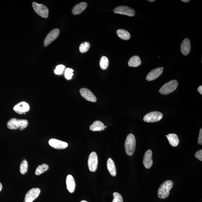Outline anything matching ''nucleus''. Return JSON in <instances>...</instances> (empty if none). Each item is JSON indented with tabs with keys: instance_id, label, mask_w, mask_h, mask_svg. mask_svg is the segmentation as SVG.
Listing matches in <instances>:
<instances>
[{
	"instance_id": "obj_12",
	"label": "nucleus",
	"mask_w": 202,
	"mask_h": 202,
	"mask_svg": "<svg viewBox=\"0 0 202 202\" xmlns=\"http://www.w3.org/2000/svg\"><path fill=\"white\" fill-rule=\"evenodd\" d=\"M48 143L51 147L55 149H64L66 148L68 146V144L67 142L55 139H50Z\"/></svg>"
},
{
	"instance_id": "obj_36",
	"label": "nucleus",
	"mask_w": 202,
	"mask_h": 202,
	"mask_svg": "<svg viewBox=\"0 0 202 202\" xmlns=\"http://www.w3.org/2000/svg\"><path fill=\"white\" fill-rule=\"evenodd\" d=\"M148 1L151 2H155L156 1H155V0H148Z\"/></svg>"
},
{
	"instance_id": "obj_4",
	"label": "nucleus",
	"mask_w": 202,
	"mask_h": 202,
	"mask_svg": "<svg viewBox=\"0 0 202 202\" xmlns=\"http://www.w3.org/2000/svg\"><path fill=\"white\" fill-rule=\"evenodd\" d=\"M178 83L176 80H173L165 83L160 89L159 92L163 95H168L172 93L177 87Z\"/></svg>"
},
{
	"instance_id": "obj_34",
	"label": "nucleus",
	"mask_w": 202,
	"mask_h": 202,
	"mask_svg": "<svg viewBox=\"0 0 202 202\" xmlns=\"http://www.w3.org/2000/svg\"><path fill=\"white\" fill-rule=\"evenodd\" d=\"M181 1L183 2H189L190 1L189 0H182Z\"/></svg>"
},
{
	"instance_id": "obj_6",
	"label": "nucleus",
	"mask_w": 202,
	"mask_h": 202,
	"mask_svg": "<svg viewBox=\"0 0 202 202\" xmlns=\"http://www.w3.org/2000/svg\"><path fill=\"white\" fill-rule=\"evenodd\" d=\"M32 6L34 11L39 16L43 18H48L49 11L46 6L42 4H38L35 2H33Z\"/></svg>"
},
{
	"instance_id": "obj_1",
	"label": "nucleus",
	"mask_w": 202,
	"mask_h": 202,
	"mask_svg": "<svg viewBox=\"0 0 202 202\" xmlns=\"http://www.w3.org/2000/svg\"><path fill=\"white\" fill-rule=\"evenodd\" d=\"M28 125V121L26 119H19L16 118H12L7 124L8 128L11 130H17L19 129L23 130Z\"/></svg>"
},
{
	"instance_id": "obj_8",
	"label": "nucleus",
	"mask_w": 202,
	"mask_h": 202,
	"mask_svg": "<svg viewBox=\"0 0 202 202\" xmlns=\"http://www.w3.org/2000/svg\"><path fill=\"white\" fill-rule=\"evenodd\" d=\"M115 13L124 15L130 17H133L135 15V11L132 9L128 6H121L117 7L114 10Z\"/></svg>"
},
{
	"instance_id": "obj_37",
	"label": "nucleus",
	"mask_w": 202,
	"mask_h": 202,
	"mask_svg": "<svg viewBox=\"0 0 202 202\" xmlns=\"http://www.w3.org/2000/svg\"><path fill=\"white\" fill-rule=\"evenodd\" d=\"M81 202H88L87 201H85V200H83V201H82Z\"/></svg>"
},
{
	"instance_id": "obj_25",
	"label": "nucleus",
	"mask_w": 202,
	"mask_h": 202,
	"mask_svg": "<svg viewBox=\"0 0 202 202\" xmlns=\"http://www.w3.org/2000/svg\"><path fill=\"white\" fill-rule=\"evenodd\" d=\"M109 64L108 59L107 57L103 56L101 58L100 62V66L102 70H106L108 67Z\"/></svg>"
},
{
	"instance_id": "obj_17",
	"label": "nucleus",
	"mask_w": 202,
	"mask_h": 202,
	"mask_svg": "<svg viewBox=\"0 0 202 202\" xmlns=\"http://www.w3.org/2000/svg\"><path fill=\"white\" fill-rule=\"evenodd\" d=\"M67 188L70 192L72 193L74 192L75 188V182L74 177L71 175L67 176L66 179Z\"/></svg>"
},
{
	"instance_id": "obj_31",
	"label": "nucleus",
	"mask_w": 202,
	"mask_h": 202,
	"mask_svg": "<svg viewBox=\"0 0 202 202\" xmlns=\"http://www.w3.org/2000/svg\"><path fill=\"white\" fill-rule=\"evenodd\" d=\"M195 157L200 161H202V150L200 149L197 151L195 154Z\"/></svg>"
},
{
	"instance_id": "obj_14",
	"label": "nucleus",
	"mask_w": 202,
	"mask_h": 202,
	"mask_svg": "<svg viewBox=\"0 0 202 202\" xmlns=\"http://www.w3.org/2000/svg\"><path fill=\"white\" fill-rule=\"evenodd\" d=\"M152 155V151L151 150L146 151L144 155L143 163L146 168L149 169L152 166L153 163Z\"/></svg>"
},
{
	"instance_id": "obj_28",
	"label": "nucleus",
	"mask_w": 202,
	"mask_h": 202,
	"mask_svg": "<svg viewBox=\"0 0 202 202\" xmlns=\"http://www.w3.org/2000/svg\"><path fill=\"white\" fill-rule=\"evenodd\" d=\"M114 199H113L112 202H123V199L122 196L119 193L115 192L113 194Z\"/></svg>"
},
{
	"instance_id": "obj_22",
	"label": "nucleus",
	"mask_w": 202,
	"mask_h": 202,
	"mask_svg": "<svg viewBox=\"0 0 202 202\" xmlns=\"http://www.w3.org/2000/svg\"><path fill=\"white\" fill-rule=\"evenodd\" d=\"M141 60L138 56H134L131 58L129 60L128 65L131 67H137L140 65Z\"/></svg>"
},
{
	"instance_id": "obj_29",
	"label": "nucleus",
	"mask_w": 202,
	"mask_h": 202,
	"mask_svg": "<svg viewBox=\"0 0 202 202\" xmlns=\"http://www.w3.org/2000/svg\"><path fill=\"white\" fill-rule=\"evenodd\" d=\"M74 71L72 69L67 68L65 72V77L66 79L70 80L72 78L73 75Z\"/></svg>"
},
{
	"instance_id": "obj_16",
	"label": "nucleus",
	"mask_w": 202,
	"mask_h": 202,
	"mask_svg": "<svg viewBox=\"0 0 202 202\" xmlns=\"http://www.w3.org/2000/svg\"><path fill=\"white\" fill-rule=\"evenodd\" d=\"M191 50L190 41L189 39L186 38L181 43L180 46L181 53L184 55H187L190 52Z\"/></svg>"
},
{
	"instance_id": "obj_35",
	"label": "nucleus",
	"mask_w": 202,
	"mask_h": 202,
	"mask_svg": "<svg viewBox=\"0 0 202 202\" xmlns=\"http://www.w3.org/2000/svg\"><path fill=\"white\" fill-rule=\"evenodd\" d=\"M2 184H1V183L0 182V192H1L2 190Z\"/></svg>"
},
{
	"instance_id": "obj_5",
	"label": "nucleus",
	"mask_w": 202,
	"mask_h": 202,
	"mask_svg": "<svg viewBox=\"0 0 202 202\" xmlns=\"http://www.w3.org/2000/svg\"><path fill=\"white\" fill-rule=\"evenodd\" d=\"M163 116L162 113L158 111H154L145 115L143 118V120L146 123L156 122L162 119Z\"/></svg>"
},
{
	"instance_id": "obj_15",
	"label": "nucleus",
	"mask_w": 202,
	"mask_h": 202,
	"mask_svg": "<svg viewBox=\"0 0 202 202\" xmlns=\"http://www.w3.org/2000/svg\"><path fill=\"white\" fill-rule=\"evenodd\" d=\"M163 70L161 67L152 70L146 76V79L148 81H152L157 79L162 74Z\"/></svg>"
},
{
	"instance_id": "obj_11",
	"label": "nucleus",
	"mask_w": 202,
	"mask_h": 202,
	"mask_svg": "<svg viewBox=\"0 0 202 202\" xmlns=\"http://www.w3.org/2000/svg\"><path fill=\"white\" fill-rule=\"evenodd\" d=\"M30 109L29 104L25 102L19 103L13 108L15 112L19 114H25Z\"/></svg>"
},
{
	"instance_id": "obj_10",
	"label": "nucleus",
	"mask_w": 202,
	"mask_h": 202,
	"mask_svg": "<svg viewBox=\"0 0 202 202\" xmlns=\"http://www.w3.org/2000/svg\"><path fill=\"white\" fill-rule=\"evenodd\" d=\"M41 193V190L38 188H34L30 190L26 194L25 197V202H33L37 198Z\"/></svg>"
},
{
	"instance_id": "obj_3",
	"label": "nucleus",
	"mask_w": 202,
	"mask_h": 202,
	"mask_svg": "<svg viewBox=\"0 0 202 202\" xmlns=\"http://www.w3.org/2000/svg\"><path fill=\"white\" fill-rule=\"evenodd\" d=\"M136 139L133 134H130L127 136L125 143V151L128 156H133L135 151Z\"/></svg>"
},
{
	"instance_id": "obj_9",
	"label": "nucleus",
	"mask_w": 202,
	"mask_h": 202,
	"mask_svg": "<svg viewBox=\"0 0 202 202\" xmlns=\"http://www.w3.org/2000/svg\"><path fill=\"white\" fill-rule=\"evenodd\" d=\"M60 30L58 29H55L50 31L46 36L44 41V45L45 46H48L53 42L55 41L58 38Z\"/></svg>"
},
{
	"instance_id": "obj_7",
	"label": "nucleus",
	"mask_w": 202,
	"mask_h": 202,
	"mask_svg": "<svg viewBox=\"0 0 202 202\" xmlns=\"http://www.w3.org/2000/svg\"><path fill=\"white\" fill-rule=\"evenodd\" d=\"M98 158L96 153L95 152H91L89 156L88 167L91 172H95L98 166Z\"/></svg>"
},
{
	"instance_id": "obj_24",
	"label": "nucleus",
	"mask_w": 202,
	"mask_h": 202,
	"mask_svg": "<svg viewBox=\"0 0 202 202\" xmlns=\"http://www.w3.org/2000/svg\"><path fill=\"white\" fill-rule=\"evenodd\" d=\"M48 165L45 164L39 165L36 168L35 173L36 175H39L46 171L48 169Z\"/></svg>"
},
{
	"instance_id": "obj_32",
	"label": "nucleus",
	"mask_w": 202,
	"mask_h": 202,
	"mask_svg": "<svg viewBox=\"0 0 202 202\" xmlns=\"http://www.w3.org/2000/svg\"><path fill=\"white\" fill-rule=\"evenodd\" d=\"M198 144H200V145H202V129H200V133L199 137H198Z\"/></svg>"
},
{
	"instance_id": "obj_19",
	"label": "nucleus",
	"mask_w": 202,
	"mask_h": 202,
	"mask_svg": "<svg viewBox=\"0 0 202 202\" xmlns=\"http://www.w3.org/2000/svg\"><path fill=\"white\" fill-rule=\"evenodd\" d=\"M107 170L111 175L113 176H115L116 175L115 165L114 161L111 158H109L107 160Z\"/></svg>"
},
{
	"instance_id": "obj_33",
	"label": "nucleus",
	"mask_w": 202,
	"mask_h": 202,
	"mask_svg": "<svg viewBox=\"0 0 202 202\" xmlns=\"http://www.w3.org/2000/svg\"><path fill=\"white\" fill-rule=\"evenodd\" d=\"M197 90L198 92H199L201 94V95H202V86L201 85L200 87H198V88L197 89Z\"/></svg>"
},
{
	"instance_id": "obj_38",
	"label": "nucleus",
	"mask_w": 202,
	"mask_h": 202,
	"mask_svg": "<svg viewBox=\"0 0 202 202\" xmlns=\"http://www.w3.org/2000/svg\"><path fill=\"white\" fill-rule=\"evenodd\" d=\"M24 202H25V201H24Z\"/></svg>"
},
{
	"instance_id": "obj_27",
	"label": "nucleus",
	"mask_w": 202,
	"mask_h": 202,
	"mask_svg": "<svg viewBox=\"0 0 202 202\" xmlns=\"http://www.w3.org/2000/svg\"><path fill=\"white\" fill-rule=\"evenodd\" d=\"M89 43L84 42L82 43L79 46V51L81 53H84L88 51L90 48Z\"/></svg>"
},
{
	"instance_id": "obj_30",
	"label": "nucleus",
	"mask_w": 202,
	"mask_h": 202,
	"mask_svg": "<svg viewBox=\"0 0 202 202\" xmlns=\"http://www.w3.org/2000/svg\"><path fill=\"white\" fill-rule=\"evenodd\" d=\"M65 67L62 64L57 66L55 70V73L56 75H61L63 72Z\"/></svg>"
},
{
	"instance_id": "obj_26",
	"label": "nucleus",
	"mask_w": 202,
	"mask_h": 202,
	"mask_svg": "<svg viewBox=\"0 0 202 202\" xmlns=\"http://www.w3.org/2000/svg\"><path fill=\"white\" fill-rule=\"evenodd\" d=\"M28 168V164L27 160H24L22 161L20 166V172L22 175L27 173Z\"/></svg>"
},
{
	"instance_id": "obj_21",
	"label": "nucleus",
	"mask_w": 202,
	"mask_h": 202,
	"mask_svg": "<svg viewBox=\"0 0 202 202\" xmlns=\"http://www.w3.org/2000/svg\"><path fill=\"white\" fill-rule=\"evenodd\" d=\"M167 137L171 145L176 147L178 145L179 140L178 136L176 135L173 133L169 134L167 135Z\"/></svg>"
},
{
	"instance_id": "obj_18",
	"label": "nucleus",
	"mask_w": 202,
	"mask_h": 202,
	"mask_svg": "<svg viewBox=\"0 0 202 202\" xmlns=\"http://www.w3.org/2000/svg\"><path fill=\"white\" fill-rule=\"evenodd\" d=\"M87 5L86 2H82L76 5L74 7L72 10L73 14L77 15L80 14L86 8Z\"/></svg>"
},
{
	"instance_id": "obj_13",
	"label": "nucleus",
	"mask_w": 202,
	"mask_h": 202,
	"mask_svg": "<svg viewBox=\"0 0 202 202\" xmlns=\"http://www.w3.org/2000/svg\"><path fill=\"white\" fill-rule=\"evenodd\" d=\"M80 93L85 100L92 102H96L97 99L91 91L87 88H81L80 90Z\"/></svg>"
},
{
	"instance_id": "obj_20",
	"label": "nucleus",
	"mask_w": 202,
	"mask_h": 202,
	"mask_svg": "<svg viewBox=\"0 0 202 202\" xmlns=\"http://www.w3.org/2000/svg\"><path fill=\"white\" fill-rule=\"evenodd\" d=\"M90 128L92 131H97L103 130L105 128L103 123L100 121H96L94 122L93 124L90 125Z\"/></svg>"
},
{
	"instance_id": "obj_23",
	"label": "nucleus",
	"mask_w": 202,
	"mask_h": 202,
	"mask_svg": "<svg viewBox=\"0 0 202 202\" xmlns=\"http://www.w3.org/2000/svg\"><path fill=\"white\" fill-rule=\"evenodd\" d=\"M118 37L121 39L124 40L130 39L131 36L130 33L128 31L123 29H119L116 31Z\"/></svg>"
},
{
	"instance_id": "obj_2",
	"label": "nucleus",
	"mask_w": 202,
	"mask_h": 202,
	"mask_svg": "<svg viewBox=\"0 0 202 202\" xmlns=\"http://www.w3.org/2000/svg\"><path fill=\"white\" fill-rule=\"evenodd\" d=\"M173 185V182L171 180H167L164 182L158 190V195L159 198L164 199L168 197Z\"/></svg>"
}]
</instances>
